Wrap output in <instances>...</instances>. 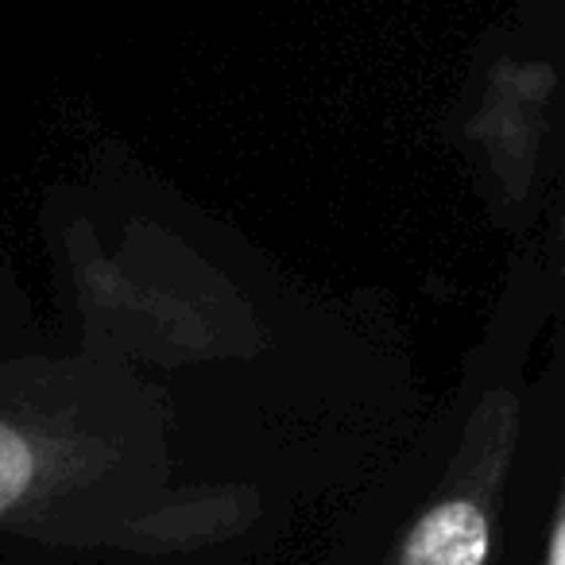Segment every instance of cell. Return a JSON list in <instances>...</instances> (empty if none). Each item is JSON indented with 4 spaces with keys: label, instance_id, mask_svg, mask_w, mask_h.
I'll return each mask as SVG.
<instances>
[{
    "label": "cell",
    "instance_id": "cell-1",
    "mask_svg": "<svg viewBox=\"0 0 565 565\" xmlns=\"http://www.w3.org/2000/svg\"><path fill=\"white\" fill-rule=\"evenodd\" d=\"M488 519L477 503L449 500L426 511L403 550V565H484Z\"/></svg>",
    "mask_w": 565,
    "mask_h": 565
},
{
    "label": "cell",
    "instance_id": "cell-2",
    "mask_svg": "<svg viewBox=\"0 0 565 565\" xmlns=\"http://www.w3.org/2000/svg\"><path fill=\"white\" fill-rule=\"evenodd\" d=\"M40 333V318H35L24 282H20L12 259L0 248V361L28 349Z\"/></svg>",
    "mask_w": 565,
    "mask_h": 565
},
{
    "label": "cell",
    "instance_id": "cell-3",
    "mask_svg": "<svg viewBox=\"0 0 565 565\" xmlns=\"http://www.w3.org/2000/svg\"><path fill=\"white\" fill-rule=\"evenodd\" d=\"M35 480V454L24 441V434L0 418V511H9Z\"/></svg>",
    "mask_w": 565,
    "mask_h": 565
},
{
    "label": "cell",
    "instance_id": "cell-4",
    "mask_svg": "<svg viewBox=\"0 0 565 565\" xmlns=\"http://www.w3.org/2000/svg\"><path fill=\"white\" fill-rule=\"evenodd\" d=\"M550 565H562V531L554 534V550H550Z\"/></svg>",
    "mask_w": 565,
    "mask_h": 565
}]
</instances>
